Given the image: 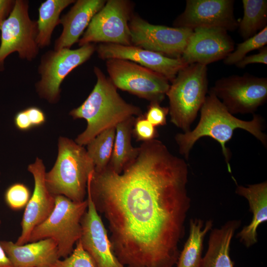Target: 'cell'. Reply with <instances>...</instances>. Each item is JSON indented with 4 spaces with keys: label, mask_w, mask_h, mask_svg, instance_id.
Wrapping results in <instances>:
<instances>
[{
    "label": "cell",
    "mask_w": 267,
    "mask_h": 267,
    "mask_svg": "<svg viewBox=\"0 0 267 267\" xmlns=\"http://www.w3.org/2000/svg\"><path fill=\"white\" fill-rule=\"evenodd\" d=\"M235 192L248 201L249 210L253 214L250 223L243 227L236 235L247 247L258 241V226L267 221V182L248 185L247 187L237 185Z\"/></svg>",
    "instance_id": "20"
},
{
    "label": "cell",
    "mask_w": 267,
    "mask_h": 267,
    "mask_svg": "<svg viewBox=\"0 0 267 267\" xmlns=\"http://www.w3.org/2000/svg\"><path fill=\"white\" fill-rule=\"evenodd\" d=\"M52 267H94L87 252L79 240L72 253L67 257L58 260Z\"/></svg>",
    "instance_id": "29"
},
{
    "label": "cell",
    "mask_w": 267,
    "mask_h": 267,
    "mask_svg": "<svg viewBox=\"0 0 267 267\" xmlns=\"http://www.w3.org/2000/svg\"><path fill=\"white\" fill-rule=\"evenodd\" d=\"M188 166L156 139L142 142L120 173L107 166L87 191L106 220L113 252L126 267H173L190 207Z\"/></svg>",
    "instance_id": "1"
},
{
    "label": "cell",
    "mask_w": 267,
    "mask_h": 267,
    "mask_svg": "<svg viewBox=\"0 0 267 267\" xmlns=\"http://www.w3.org/2000/svg\"><path fill=\"white\" fill-rule=\"evenodd\" d=\"M133 8L129 0H107L91 19L78 41L79 45L98 42L132 45L129 23Z\"/></svg>",
    "instance_id": "10"
},
{
    "label": "cell",
    "mask_w": 267,
    "mask_h": 267,
    "mask_svg": "<svg viewBox=\"0 0 267 267\" xmlns=\"http://www.w3.org/2000/svg\"><path fill=\"white\" fill-rule=\"evenodd\" d=\"M93 71L96 83L93 89L80 106L69 113L73 119H84L87 122L85 130L75 140L82 146L87 145L103 131L142 115L140 108L122 98L117 88L99 68L94 66Z\"/></svg>",
    "instance_id": "3"
},
{
    "label": "cell",
    "mask_w": 267,
    "mask_h": 267,
    "mask_svg": "<svg viewBox=\"0 0 267 267\" xmlns=\"http://www.w3.org/2000/svg\"><path fill=\"white\" fill-rule=\"evenodd\" d=\"M133 134L136 140L145 142L156 139L158 133L156 127L149 123L142 114L135 119Z\"/></svg>",
    "instance_id": "30"
},
{
    "label": "cell",
    "mask_w": 267,
    "mask_h": 267,
    "mask_svg": "<svg viewBox=\"0 0 267 267\" xmlns=\"http://www.w3.org/2000/svg\"><path fill=\"white\" fill-rule=\"evenodd\" d=\"M1 220H0V224ZM0 267H12L11 262L0 244Z\"/></svg>",
    "instance_id": "36"
},
{
    "label": "cell",
    "mask_w": 267,
    "mask_h": 267,
    "mask_svg": "<svg viewBox=\"0 0 267 267\" xmlns=\"http://www.w3.org/2000/svg\"><path fill=\"white\" fill-rule=\"evenodd\" d=\"M106 60L109 78L117 89L150 102L163 100L170 86L164 76L127 60Z\"/></svg>",
    "instance_id": "9"
},
{
    "label": "cell",
    "mask_w": 267,
    "mask_h": 267,
    "mask_svg": "<svg viewBox=\"0 0 267 267\" xmlns=\"http://www.w3.org/2000/svg\"><path fill=\"white\" fill-rule=\"evenodd\" d=\"M88 202H74L63 195L55 196V206L49 216L32 230L29 242L46 238L57 244L59 258L68 257L82 235V218Z\"/></svg>",
    "instance_id": "6"
},
{
    "label": "cell",
    "mask_w": 267,
    "mask_h": 267,
    "mask_svg": "<svg viewBox=\"0 0 267 267\" xmlns=\"http://www.w3.org/2000/svg\"><path fill=\"white\" fill-rule=\"evenodd\" d=\"M211 90L231 114L254 113L267 99V78L244 74L217 80Z\"/></svg>",
    "instance_id": "11"
},
{
    "label": "cell",
    "mask_w": 267,
    "mask_h": 267,
    "mask_svg": "<svg viewBox=\"0 0 267 267\" xmlns=\"http://www.w3.org/2000/svg\"><path fill=\"white\" fill-rule=\"evenodd\" d=\"M95 50V46L90 43L75 49L50 50L43 54L38 67L41 79L36 84L39 96L51 103L58 102L64 79L89 60Z\"/></svg>",
    "instance_id": "8"
},
{
    "label": "cell",
    "mask_w": 267,
    "mask_h": 267,
    "mask_svg": "<svg viewBox=\"0 0 267 267\" xmlns=\"http://www.w3.org/2000/svg\"><path fill=\"white\" fill-rule=\"evenodd\" d=\"M238 128L247 131L267 146V137L263 132L264 122L260 116L254 114L250 121L236 118L210 90L200 109V118L196 127L186 133L177 134L175 140L179 153L188 159L190 151L199 138L204 136L212 137L220 144L230 173V153L226 144L232 138L234 130Z\"/></svg>",
    "instance_id": "2"
},
{
    "label": "cell",
    "mask_w": 267,
    "mask_h": 267,
    "mask_svg": "<svg viewBox=\"0 0 267 267\" xmlns=\"http://www.w3.org/2000/svg\"><path fill=\"white\" fill-rule=\"evenodd\" d=\"M157 102H151L144 115L145 119L155 127L165 126L167 124V116L169 108L162 107Z\"/></svg>",
    "instance_id": "31"
},
{
    "label": "cell",
    "mask_w": 267,
    "mask_h": 267,
    "mask_svg": "<svg viewBox=\"0 0 267 267\" xmlns=\"http://www.w3.org/2000/svg\"><path fill=\"white\" fill-rule=\"evenodd\" d=\"M135 119V117H131L116 126L112 154L108 166L117 173L122 171L138 151V147H133L131 143Z\"/></svg>",
    "instance_id": "22"
},
{
    "label": "cell",
    "mask_w": 267,
    "mask_h": 267,
    "mask_svg": "<svg viewBox=\"0 0 267 267\" xmlns=\"http://www.w3.org/2000/svg\"><path fill=\"white\" fill-rule=\"evenodd\" d=\"M33 127H38L44 124L46 120L43 111L37 107H30L25 109Z\"/></svg>",
    "instance_id": "33"
},
{
    "label": "cell",
    "mask_w": 267,
    "mask_h": 267,
    "mask_svg": "<svg viewBox=\"0 0 267 267\" xmlns=\"http://www.w3.org/2000/svg\"><path fill=\"white\" fill-rule=\"evenodd\" d=\"M204 221L201 219H191L189 233L183 250L180 253L177 263V267H199L203 249L205 235L212 229L213 221L206 222L204 228Z\"/></svg>",
    "instance_id": "23"
},
{
    "label": "cell",
    "mask_w": 267,
    "mask_h": 267,
    "mask_svg": "<svg viewBox=\"0 0 267 267\" xmlns=\"http://www.w3.org/2000/svg\"><path fill=\"white\" fill-rule=\"evenodd\" d=\"M242 2L244 15L238 22V28L241 37L246 40L267 26V1L243 0Z\"/></svg>",
    "instance_id": "25"
},
{
    "label": "cell",
    "mask_w": 267,
    "mask_h": 267,
    "mask_svg": "<svg viewBox=\"0 0 267 267\" xmlns=\"http://www.w3.org/2000/svg\"><path fill=\"white\" fill-rule=\"evenodd\" d=\"M262 63L267 64V46H265L260 49L258 53L246 56L235 65L239 68H244L248 64Z\"/></svg>",
    "instance_id": "32"
},
{
    "label": "cell",
    "mask_w": 267,
    "mask_h": 267,
    "mask_svg": "<svg viewBox=\"0 0 267 267\" xmlns=\"http://www.w3.org/2000/svg\"><path fill=\"white\" fill-rule=\"evenodd\" d=\"M27 169L33 175L34 189L24 212L21 234L15 242L18 245L29 242L32 230L49 216L55 206V196L46 185L45 168L43 160L37 157L33 163L29 165Z\"/></svg>",
    "instance_id": "17"
},
{
    "label": "cell",
    "mask_w": 267,
    "mask_h": 267,
    "mask_svg": "<svg viewBox=\"0 0 267 267\" xmlns=\"http://www.w3.org/2000/svg\"><path fill=\"white\" fill-rule=\"evenodd\" d=\"M234 49V43L225 30L197 28L193 30L180 58L187 65L207 66L224 59Z\"/></svg>",
    "instance_id": "15"
},
{
    "label": "cell",
    "mask_w": 267,
    "mask_h": 267,
    "mask_svg": "<svg viewBox=\"0 0 267 267\" xmlns=\"http://www.w3.org/2000/svg\"><path fill=\"white\" fill-rule=\"evenodd\" d=\"M104 0H78L70 10L60 18L63 31L55 40L54 50L70 48L78 42L91 19L104 5Z\"/></svg>",
    "instance_id": "19"
},
{
    "label": "cell",
    "mask_w": 267,
    "mask_h": 267,
    "mask_svg": "<svg viewBox=\"0 0 267 267\" xmlns=\"http://www.w3.org/2000/svg\"><path fill=\"white\" fill-rule=\"evenodd\" d=\"M267 44V26L254 36L238 44L236 48L223 59V62L228 65H235L245 57L248 52L260 49Z\"/></svg>",
    "instance_id": "27"
},
{
    "label": "cell",
    "mask_w": 267,
    "mask_h": 267,
    "mask_svg": "<svg viewBox=\"0 0 267 267\" xmlns=\"http://www.w3.org/2000/svg\"></svg>",
    "instance_id": "37"
},
{
    "label": "cell",
    "mask_w": 267,
    "mask_h": 267,
    "mask_svg": "<svg viewBox=\"0 0 267 267\" xmlns=\"http://www.w3.org/2000/svg\"><path fill=\"white\" fill-rule=\"evenodd\" d=\"M75 2L74 0H47L41 3L37 21V43L39 48L50 45L52 32L55 27L59 24L61 12Z\"/></svg>",
    "instance_id": "24"
},
{
    "label": "cell",
    "mask_w": 267,
    "mask_h": 267,
    "mask_svg": "<svg viewBox=\"0 0 267 267\" xmlns=\"http://www.w3.org/2000/svg\"><path fill=\"white\" fill-rule=\"evenodd\" d=\"M28 9V0H15L12 11L0 25V71L4 70L5 59L13 52L29 61L39 54L37 21L30 18Z\"/></svg>",
    "instance_id": "7"
},
{
    "label": "cell",
    "mask_w": 267,
    "mask_h": 267,
    "mask_svg": "<svg viewBox=\"0 0 267 267\" xmlns=\"http://www.w3.org/2000/svg\"><path fill=\"white\" fill-rule=\"evenodd\" d=\"M166 93L171 122L183 133L190 131L208 92L207 66L194 63L181 69Z\"/></svg>",
    "instance_id": "5"
},
{
    "label": "cell",
    "mask_w": 267,
    "mask_h": 267,
    "mask_svg": "<svg viewBox=\"0 0 267 267\" xmlns=\"http://www.w3.org/2000/svg\"><path fill=\"white\" fill-rule=\"evenodd\" d=\"M234 3L233 0H187L184 10L173 25L192 30L203 28L233 31L238 27Z\"/></svg>",
    "instance_id": "13"
},
{
    "label": "cell",
    "mask_w": 267,
    "mask_h": 267,
    "mask_svg": "<svg viewBox=\"0 0 267 267\" xmlns=\"http://www.w3.org/2000/svg\"><path fill=\"white\" fill-rule=\"evenodd\" d=\"M132 44L172 58H180L193 30L153 25L137 15L129 23Z\"/></svg>",
    "instance_id": "12"
},
{
    "label": "cell",
    "mask_w": 267,
    "mask_h": 267,
    "mask_svg": "<svg viewBox=\"0 0 267 267\" xmlns=\"http://www.w3.org/2000/svg\"><path fill=\"white\" fill-rule=\"evenodd\" d=\"M30 191L28 187L21 183L10 185L5 193V200L10 208L18 210L26 206L30 198Z\"/></svg>",
    "instance_id": "28"
},
{
    "label": "cell",
    "mask_w": 267,
    "mask_h": 267,
    "mask_svg": "<svg viewBox=\"0 0 267 267\" xmlns=\"http://www.w3.org/2000/svg\"><path fill=\"white\" fill-rule=\"evenodd\" d=\"M99 58L127 60L158 73L172 81L187 65L180 58H172L133 45L100 44L96 47Z\"/></svg>",
    "instance_id": "16"
},
{
    "label": "cell",
    "mask_w": 267,
    "mask_h": 267,
    "mask_svg": "<svg viewBox=\"0 0 267 267\" xmlns=\"http://www.w3.org/2000/svg\"><path fill=\"white\" fill-rule=\"evenodd\" d=\"M12 267H52L60 259L55 242L46 238L18 245L11 241H0Z\"/></svg>",
    "instance_id": "18"
},
{
    "label": "cell",
    "mask_w": 267,
    "mask_h": 267,
    "mask_svg": "<svg viewBox=\"0 0 267 267\" xmlns=\"http://www.w3.org/2000/svg\"><path fill=\"white\" fill-rule=\"evenodd\" d=\"M88 208L81 220L80 241L94 267H126L115 255L107 231L87 191Z\"/></svg>",
    "instance_id": "14"
},
{
    "label": "cell",
    "mask_w": 267,
    "mask_h": 267,
    "mask_svg": "<svg viewBox=\"0 0 267 267\" xmlns=\"http://www.w3.org/2000/svg\"><path fill=\"white\" fill-rule=\"evenodd\" d=\"M115 133L116 127L109 128L99 134L87 145V153L94 165V171H100L109 164Z\"/></svg>",
    "instance_id": "26"
},
{
    "label": "cell",
    "mask_w": 267,
    "mask_h": 267,
    "mask_svg": "<svg viewBox=\"0 0 267 267\" xmlns=\"http://www.w3.org/2000/svg\"><path fill=\"white\" fill-rule=\"evenodd\" d=\"M241 223L240 220H230L220 228L212 229L208 249L199 267H233L234 263L230 257V246Z\"/></svg>",
    "instance_id": "21"
},
{
    "label": "cell",
    "mask_w": 267,
    "mask_h": 267,
    "mask_svg": "<svg viewBox=\"0 0 267 267\" xmlns=\"http://www.w3.org/2000/svg\"><path fill=\"white\" fill-rule=\"evenodd\" d=\"M14 124L16 128L21 131H27L33 127L25 109L15 115Z\"/></svg>",
    "instance_id": "34"
},
{
    "label": "cell",
    "mask_w": 267,
    "mask_h": 267,
    "mask_svg": "<svg viewBox=\"0 0 267 267\" xmlns=\"http://www.w3.org/2000/svg\"><path fill=\"white\" fill-rule=\"evenodd\" d=\"M15 0H0V25L12 11Z\"/></svg>",
    "instance_id": "35"
},
{
    "label": "cell",
    "mask_w": 267,
    "mask_h": 267,
    "mask_svg": "<svg viewBox=\"0 0 267 267\" xmlns=\"http://www.w3.org/2000/svg\"><path fill=\"white\" fill-rule=\"evenodd\" d=\"M94 168L83 146L61 136L55 163L45 175L46 185L54 196L63 195L73 201L82 202L86 200L89 177Z\"/></svg>",
    "instance_id": "4"
}]
</instances>
